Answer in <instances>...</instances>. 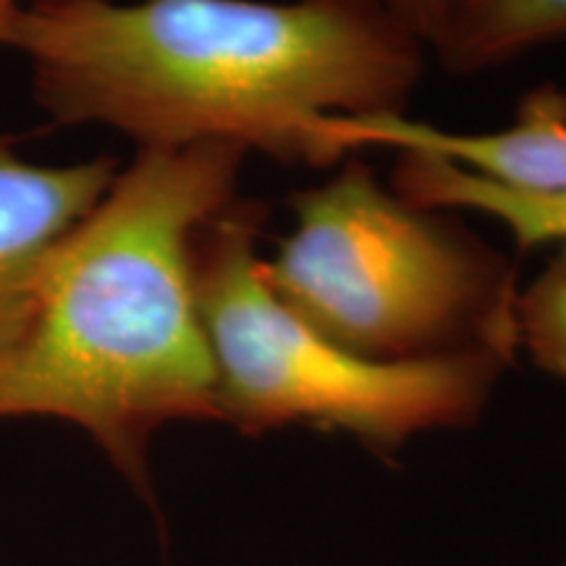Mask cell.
Instances as JSON below:
<instances>
[{
    "mask_svg": "<svg viewBox=\"0 0 566 566\" xmlns=\"http://www.w3.org/2000/svg\"><path fill=\"white\" fill-rule=\"evenodd\" d=\"M6 48L61 126L315 168L338 166L325 124L405 113L424 66V42L386 0H30Z\"/></svg>",
    "mask_w": 566,
    "mask_h": 566,
    "instance_id": "cell-1",
    "label": "cell"
},
{
    "mask_svg": "<svg viewBox=\"0 0 566 566\" xmlns=\"http://www.w3.org/2000/svg\"><path fill=\"white\" fill-rule=\"evenodd\" d=\"M247 155L226 142L137 150L55 250L30 323L0 349V422H71L153 509V438L171 422H221L192 242L237 197Z\"/></svg>",
    "mask_w": 566,
    "mask_h": 566,
    "instance_id": "cell-2",
    "label": "cell"
},
{
    "mask_svg": "<svg viewBox=\"0 0 566 566\" xmlns=\"http://www.w3.org/2000/svg\"><path fill=\"white\" fill-rule=\"evenodd\" d=\"M289 208L294 226L263 275L315 331L396 363L475 349L514 359V265L454 212L384 187L357 155Z\"/></svg>",
    "mask_w": 566,
    "mask_h": 566,
    "instance_id": "cell-3",
    "label": "cell"
},
{
    "mask_svg": "<svg viewBox=\"0 0 566 566\" xmlns=\"http://www.w3.org/2000/svg\"><path fill=\"white\" fill-rule=\"evenodd\" d=\"M265 208L233 200L195 233L192 283L216 370L221 422L242 436L289 424L338 430L396 451L409 438L467 428L504 367L488 349L433 359H375L346 349L283 304L263 275Z\"/></svg>",
    "mask_w": 566,
    "mask_h": 566,
    "instance_id": "cell-4",
    "label": "cell"
},
{
    "mask_svg": "<svg viewBox=\"0 0 566 566\" xmlns=\"http://www.w3.org/2000/svg\"><path fill=\"white\" fill-rule=\"evenodd\" d=\"M323 139L338 163L370 147H388L399 155L446 160L512 192L566 195V92L556 87L525 95L504 129L454 132L386 113L334 118L323 126Z\"/></svg>",
    "mask_w": 566,
    "mask_h": 566,
    "instance_id": "cell-5",
    "label": "cell"
},
{
    "mask_svg": "<svg viewBox=\"0 0 566 566\" xmlns=\"http://www.w3.org/2000/svg\"><path fill=\"white\" fill-rule=\"evenodd\" d=\"M118 168L113 155L34 163L0 134V349L27 328L55 250L103 200Z\"/></svg>",
    "mask_w": 566,
    "mask_h": 566,
    "instance_id": "cell-6",
    "label": "cell"
},
{
    "mask_svg": "<svg viewBox=\"0 0 566 566\" xmlns=\"http://www.w3.org/2000/svg\"><path fill=\"white\" fill-rule=\"evenodd\" d=\"M391 187L424 208L493 218L512 233L522 252L566 242V195L512 192L424 155H399Z\"/></svg>",
    "mask_w": 566,
    "mask_h": 566,
    "instance_id": "cell-7",
    "label": "cell"
},
{
    "mask_svg": "<svg viewBox=\"0 0 566 566\" xmlns=\"http://www.w3.org/2000/svg\"><path fill=\"white\" fill-rule=\"evenodd\" d=\"M556 40H566V0H459L430 51L472 76Z\"/></svg>",
    "mask_w": 566,
    "mask_h": 566,
    "instance_id": "cell-8",
    "label": "cell"
},
{
    "mask_svg": "<svg viewBox=\"0 0 566 566\" xmlns=\"http://www.w3.org/2000/svg\"><path fill=\"white\" fill-rule=\"evenodd\" d=\"M516 342L543 373L566 380V242L554 244V254L530 286L516 292Z\"/></svg>",
    "mask_w": 566,
    "mask_h": 566,
    "instance_id": "cell-9",
    "label": "cell"
},
{
    "mask_svg": "<svg viewBox=\"0 0 566 566\" xmlns=\"http://www.w3.org/2000/svg\"><path fill=\"white\" fill-rule=\"evenodd\" d=\"M386 3L424 42V48H433L459 0H386Z\"/></svg>",
    "mask_w": 566,
    "mask_h": 566,
    "instance_id": "cell-10",
    "label": "cell"
},
{
    "mask_svg": "<svg viewBox=\"0 0 566 566\" xmlns=\"http://www.w3.org/2000/svg\"><path fill=\"white\" fill-rule=\"evenodd\" d=\"M19 6V0H0V48H6V32H9V24Z\"/></svg>",
    "mask_w": 566,
    "mask_h": 566,
    "instance_id": "cell-11",
    "label": "cell"
}]
</instances>
